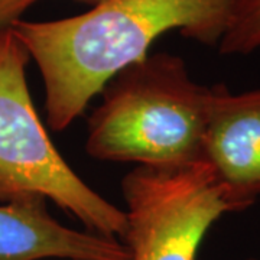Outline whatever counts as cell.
<instances>
[{"label": "cell", "mask_w": 260, "mask_h": 260, "mask_svg": "<svg viewBox=\"0 0 260 260\" xmlns=\"http://www.w3.org/2000/svg\"><path fill=\"white\" fill-rule=\"evenodd\" d=\"M29 55L10 29L0 34V203L42 195L88 229L124 237L126 214L97 194L61 156L38 117L26 81Z\"/></svg>", "instance_id": "cell-3"}, {"label": "cell", "mask_w": 260, "mask_h": 260, "mask_svg": "<svg viewBox=\"0 0 260 260\" xmlns=\"http://www.w3.org/2000/svg\"><path fill=\"white\" fill-rule=\"evenodd\" d=\"M78 2H83V3H88V5H93V6H95V5L102 3V2H104V0H78Z\"/></svg>", "instance_id": "cell-9"}, {"label": "cell", "mask_w": 260, "mask_h": 260, "mask_svg": "<svg viewBox=\"0 0 260 260\" xmlns=\"http://www.w3.org/2000/svg\"><path fill=\"white\" fill-rule=\"evenodd\" d=\"M229 0H104L71 18L30 22L10 30L37 62L45 84L49 127L65 130L95 94L126 67L148 55L155 39L177 29L217 47Z\"/></svg>", "instance_id": "cell-1"}, {"label": "cell", "mask_w": 260, "mask_h": 260, "mask_svg": "<svg viewBox=\"0 0 260 260\" xmlns=\"http://www.w3.org/2000/svg\"><path fill=\"white\" fill-rule=\"evenodd\" d=\"M130 260H195L205 234L236 211L211 167H136L121 181Z\"/></svg>", "instance_id": "cell-4"}, {"label": "cell", "mask_w": 260, "mask_h": 260, "mask_svg": "<svg viewBox=\"0 0 260 260\" xmlns=\"http://www.w3.org/2000/svg\"><path fill=\"white\" fill-rule=\"evenodd\" d=\"M203 160L236 211L254 203L260 195V87L236 94L214 85Z\"/></svg>", "instance_id": "cell-5"}, {"label": "cell", "mask_w": 260, "mask_h": 260, "mask_svg": "<svg viewBox=\"0 0 260 260\" xmlns=\"http://www.w3.org/2000/svg\"><path fill=\"white\" fill-rule=\"evenodd\" d=\"M223 55H246L260 48V0H229L225 26L218 42Z\"/></svg>", "instance_id": "cell-7"}, {"label": "cell", "mask_w": 260, "mask_h": 260, "mask_svg": "<svg viewBox=\"0 0 260 260\" xmlns=\"http://www.w3.org/2000/svg\"><path fill=\"white\" fill-rule=\"evenodd\" d=\"M246 260H257V259H253V257H250V259H246Z\"/></svg>", "instance_id": "cell-10"}, {"label": "cell", "mask_w": 260, "mask_h": 260, "mask_svg": "<svg viewBox=\"0 0 260 260\" xmlns=\"http://www.w3.org/2000/svg\"><path fill=\"white\" fill-rule=\"evenodd\" d=\"M47 201L25 195L0 204V260H130L117 239L58 223Z\"/></svg>", "instance_id": "cell-6"}, {"label": "cell", "mask_w": 260, "mask_h": 260, "mask_svg": "<svg viewBox=\"0 0 260 260\" xmlns=\"http://www.w3.org/2000/svg\"><path fill=\"white\" fill-rule=\"evenodd\" d=\"M88 119L85 150L107 162L181 167L203 160L213 87L181 56L146 55L114 75Z\"/></svg>", "instance_id": "cell-2"}, {"label": "cell", "mask_w": 260, "mask_h": 260, "mask_svg": "<svg viewBox=\"0 0 260 260\" xmlns=\"http://www.w3.org/2000/svg\"><path fill=\"white\" fill-rule=\"evenodd\" d=\"M0 34H2V32H0Z\"/></svg>", "instance_id": "cell-11"}, {"label": "cell", "mask_w": 260, "mask_h": 260, "mask_svg": "<svg viewBox=\"0 0 260 260\" xmlns=\"http://www.w3.org/2000/svg\"><path fill=\"white\" fill-rule=\"evenodd\" d=\"M38 0H0V32L9 29Z\"/></svg>", "instance_id": "cell-8"}]
</instances>
